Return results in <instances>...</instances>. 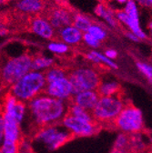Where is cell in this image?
<instances>
[{
  "label": "cell",
  "mask_w": 152,
  "mask_h": 153,
  "mask_svg": "<svg viewBox=\"0 0 152 153\" xmlns=\"http://www.w3.org/2000/svg\"><path fill=\"white\" fill-rule=\"evenodd\" d=\"M69 102L42 93L27 103V118L36 130L46 126L60 124L67 116Z\"/></svg>",
  "instance_id": "6da1fadb"
},
{
  "label": "cell",
  "mask_w": 152,
  "mask_h": 153,
  "mask_svg": "<svg viewBox=\"0 0 152 153\" xmlns=\"http://www.w3.org/2000/svg\"><path fill=\"white\" fill-rule=\"evenodd\" d=\"M71 139L73 138L61 124H55L36 128L30 143L31 146L36 145L47 152H53L66 145Z\"/></svg>",
  "instance_id": "7a4b0ae2"
},
{
  "label": "cell",
  "mask_w": 152,
  "mask_h": 153,
  "mask_svg": "<svg viewBox=\"0 0 152 153\" xmlns=\"http://www.w3.org/2000/svg\"><path fill=\"white\" fill-rule=\"evenodd\" d=\"M47 81L43 72L30 70L9 88V93L22 102L27 103L44 93Z\"/></svg>",
  "instance_id": "3957f363"
},
{
  "label": "cell",
  "mask_w": 152,
  "mask_h": 153,
  "mask_svg": "<svg viewBox=\"0 0 152 153\" xmlns=\"http://www.w3.org/2000/svg\"><path fill=\"white\" fill-rule=\"evenodd\" d=\"M127 103L121 95L99 97L96 106L91 111L94 120L100 126L113 125L114 120L119 115Z\"/></svg>",
  "instance_id": "277c9868"
},
{
  "label": "cell",
  "mask_w": 152,
  "mask_h": 153,
  "mask_svg": "<svg viewBox=\"0 0 152 153\" xmlns=\"http://www.w3.org/2000/svg\"><path fill=\"white\" fill-rule=\"evenodd\" d=\"M32 56L27 53L10 57L0 66V80L6 87H10L31 69Z\"/></svg>",
  "instance_id": "5b68a950"
},
{
  "label": "cell",
  "mask_w": 152,
  "mask_h": 153,
  "mask_svg": "<svg viewBox=\"0 0 152 153\" xmlns=\"http://www.w3.org/2000/svg\"><path fill=\"white\" fill-rule=\"evenodd\" d=\"M113 126L119 131L127 135L141 133L145 128V120L140 108L127 103L119 116L113 122Z\"/></svg>",
  "instance_id": "8992f818"
},
{
  "label": "cell",
  "mask_w": 152,
  "mask_h": 153,
  "mask_svg": "<svg viewBox=\"0 0 152 153\" xmlns=\"http://www.w3.org/2000/svg\"><path fill=\"white\" fill-rule=\"evenodd\" d=\"M67 78L73 87L74 94L84 90H97L101 78L94 68L81 66L67 73Z\"/></svg>",
  "instance_id": "52a82bcc"
},
{
  "label": "cell",
  "mask_w": 152,
  "mask_h": 153,
  "mask_svg": "<svg viewBox=\"0 0 152 153\" xmlns=\"http://www.w3.org/2000/svg\"><path fill=\"white\" fill-rule=\"evenodd\" d=\"M115 16L118 22L126 26L128 28V31L136 35L139 40L148 39L147 34L141 28L138 4L134 0H128L124 7V9L115 12Z\"/></svg>",
  "instance_id": "ba28073f"
},
{
  "label": "cell",
  "mask_w": 152,
  "mask_h": 153,
  "mask_svg": "<svg viewBox=\"0 0 152 153\" xmlns=\"http://www.w3.org/2000/svg\"><path fill=\"white\" fill-rule=\"evenodd\" d=\"M60 124L68 131L72 138H88L95 136L101 128L95 120L87 121L79 120L69 114H67Z\"/></svg>",
  "instance_id": "9c48e42d"
},
{
  "label": "cell",
  "mask_w": 152,
  "mask_h": 153,
  "mask_svg": "<svg viewBox=\"0 0 152 153\" xmlns=\"http://www.w3.org/2000/svg\"><path fill=\"white\" fill-rule=\"evenodd\" d=\"M2 113L15 120L21 127L27 118V105L16 100L9 92L4 96L2 104Z\"/></svg>",
  "instance_id": "30bf717a"
},
{
  "label": "cell",
  "mask_w": 152,
  "mask_h": 153,
  "mask_svg": "<svg viewBox=\"0 0 152 153\" xmlns=\"http://www.w3.org/2000/svg\"><path fill=\"white\" fill-rule=\"evenodd\" d=\"M44 93L56 100H60L66 102H70L74 95V90L67 76L65 78L56 79L51 82H47L46 84Z\"/></svg>",
  "instance_id": "8fae6325"
},
{
  "label": "cell",
  "mask_w": 152,
  "mask_h": 153,
  "mask_svg": "<svg viewBox=\"0 0 152 153\" xmlns=\"http://www.w3.org/2000/svg\"><path fill=\"white\" fill-rule=\"evenodd\" d=\"M29 28L35 35L47 40H51L56 36V30L53 28L48 19L45 16H35L31 18Z\"/></svg>",
  "instance_id": "7c38bea8"
},
{
  "label": "cell",
  "mask_w": 152,
  "mask_h": 153,
  "mask_svg": "<svg viewBox=\"0 0 152 153\" xmlns=\"http://www.w3.org/2000/svg\"><path fill=\"white\" fill-rule=\"evenodd\" d=\"M73 13L65 7H54L47 16V19L53 28L56 31L64 27L72 25Z\"/></svg>",
  "instance_id": "4fadbf2b"
},
{
  "label": "cell",
  "mask_w": 152,
  "mask_h": 153,
  "mask_svg": "<svg viewBox=\"0 0 152 153\" xmlns=\"http://www.w3.org/2000/svg\"><path fill=\"white\" fill-rule=\"evenodd\" d=\"M99 99V95L97 90H84L75 93L69 103L78 105L80 108L91 112L96 106Z\"/></svg>",
  "instance_id": "5bb4252c"
},
{
  "label": "cell",
  "mask_w": 152,
  "mask_h": 153,
  "mask_svg": "<svg viewBox=\"0 0 152 153\" xmlns=\"http://www.w3.org/2000/svg\"><path fill=\"white\" fill-rule=\"evenodd\" d=\"M15 9L23 15L35 16L45 9V0H16Z\"/></svg>",
  "instance_id": "9a60e30c"
},
{
  "label": "cell",
  "mask_w": 152,
  "mask_h": 153,
  "mask_svg": "<svg viewBox=\"0 0 152 153\" xmlns=\"http://www.w3.org/2000/svg\"><path fill=\"white\" fill-rule=\"evenodd\" d=\"M4 118V140L20 143L23 140L22 127L15 120L3 114Z\"/></svg>",
  "instance_id": "2e32d148"
},
{
  "label": "cell",
  "mask_w": 152,
  "mask_h": 153,
  "mask_svg": "<svg viewBox=\"0 0 152 153\" xmlns=\"http://www.w3.org/2000/svg\"><path fill=\"white\" fill-rule=\"evenodd\" d=\"M58 36L60 41L64 42L68 47H74L82 42L83 32L76 28L74 26L69 25L58 30Z\"/></svg>",
  "instance_id": "e0dca14e"
},
{
  "label": "cell",
  "mask_w": 152,
  "mask_h": 153,
  "mask_svg": "<svg viewBox=\"0 0 152 153\" xmlns=\"http://www.w3.org/2000/svg\"><path fill=\"white\" fill-rule=\"evenodd\" d=\"M121 91L120 84L114 79H107L100 81L97 92L99 93V97H108V96L119 95Z\"/></svg>",
  "instance_id": "ac0fdd59"
},
{
  "label": "cell",
  "mask_w": 152,
  "mask_h": 153,
  "mask_svg": "<svg viewBox=\"0 0 152 153\" xmlns=\"http://www.w3.org/2000/svg\"><path fill=\"white\" fill-rule=\"evenodd\" d=\"M55 66V59L52 56H47L45 55H37L36 56H32L31 62V69L35 71L45 72L48 68Z\"/></svg>",
  "instance_id": "d6986e66"
},
{
  "label": "cell",
  "mask_w": 152,
  "mask_h": 153,
  "mask_svg": "<svg viewBox=\"0 0 152 153\" xmlns=\"http://www.w3.org/2000/svg\"><path fill=\"white\" fill-rule=\"evenodd\" d=\"M95 13H96V15L104 19L106 23L110 27H112V28L118 27L119 22L115 17V14H114L112 9H110L104 4H99L96 7V8H95Z\"/></svg>",
  "instance_id": "ffe728a7"
},
{
  "label": "cell",
  "mask_w": 152,
  "mask_h": 153,
  "mask_svg": "<svg viewBox=\"0 0 152 153\" xmlns=\"http://www.w3.org/2000/svg\"><path fill=\"white\" fill-rule=\"evenodd\" d=\"M93 24V21L90 17L83 14H74L72 19V26L78 28L81 32L85 33L87 31L89 27Z\"/></svg>",
  "instance_id": "44dd1931"
},
{
  "label": "cell",
  "mask_w": 152,
  "mask_h": 153,
  "mask_svg": "<svg viewBox=\"0 0 152 153\" xmlns=\"http://www.w3.org/2000/svg\"><path fill=\"white\" fill-rule=\"evenodd\" d=\"M67 114L71 115V116L77 118V119H79V120H87V121H93L94 120L90 111H87V110L80 108L79 106L75 105L73 103L68 104Z\"/></svg>",
  "instance_id": "7402d4cb"
},
{
  "label": "cell",
  "mask_w": 152,
  "mask_h": 153,
  "mask_svg": "<svg viewBox=\"0 0 152 153\" xmlns=\"http://www.w3.org/2000/svg\"><path fill=\"white\" fill-rule=\"evenodd\" d=\"M44 75H45L46 81L47 83V82H51V81H54V80H56V79L65 78V76H67V72L62 67L53 66L52 68L46 70L44 72Z\"/></svg>",
  "instance_id": "603a6c76"
},
{
  "label": "cell",
  "mask_w": 152,
  "mask_h": 153,
  "mask_svg": "<svg viewBox=\"0 0 152 153\" xmlns=\"http://www.w3.org/2000/svg\"><path fill=\"white\" fill-rule=\"evenodd\" d=\"M47 49L55 55L62 56L69 52L70 47L60 40H52L47 44Z\"/></svg>",
  "instance_id": "cb8c5ba5"
},
{
  "label": "cell",
  "mask_w": 152,
  "mask_h": 153,
  "mask_svg": "<svg viewBox=\"0 0 152 153\" xmlns=\"http://www.w3.org/2000/svg\"><path fill=\"white\" fill-rule=\"evenodd\" d=\"M112 149H117V150H129L130 149V138L129 135H127L125 133L119 132V135L117 136L115 141L113 144Z\"/></svg>",
  "instance_id": "d4e9b609"
},
{
  "label": "cell",
  "mask_w": 152,
  "mask_h": 153,
  "mask_svg": "<svg viewBox=\"0 0 152 153\" xmlns=\"http://www.w3.org/2000/svg\"><path fill=\"white\" fill-rule=\"evenodd\" d=\"M88 34H90L92 36H94L96 39H98L99 42L104 41L106 38L108 37V31L106 30L105 27H103V26L99 25V24H92L89 28L87 31Z\"/></svg>",
  "instance_id": "484cf974"
},
{
  "label": "cell",
  "mask_w": 152,
  "mask_h": 153,
  "mask_svg": "<svg viewBox=\"0 0 152 153\" xmlns=\"http://www.w3.org/2000/svg\"><path fill=\"white\" fill-rule=\"evenodd\" d=\"M136 67L139 69V71L141 73V75L150 83L152 80V67L150 64L143 61H137Z\"/></svg>",
  "instance_id": "4316f807"
},
{
  "label": "cell",
  "mask_w": 152,
  "mask_h": 153,
  "mask_svg": "<svg viewBox=\"0 0 152 153\" xmlns=\"http://www.w3.org/2000/svg\"><path fill=\"white\" fill-rule=\"evenodd\" d=\"M0 150L2 153H19V143L3 140L0 145Z\"/></svg>",
  "instance_id": "83f0119b"
},
{
  "label": "cell",
  "mask_w": 152,
  "mask_h": 153,
  "mask_svg": "<svg viewBox=\"0 0 152 153\" xmlns=\"http://www.w3.org/2000/svg\"><path fill=\"white\" fill-rule=\"evenodd\" d=\"M95 56H97V59L99 60V65H106V67L112 68V69H118V65L114 62V60H111L101 52H99L97 50H93Z\"/></svg>",
  "instance_id": "f1b7e54d"
},
{
  "label": "cell",
  "mask_w": 152,
  "mask_h": 153,
  "mask_svg": "<svg viewBox=\"0 0 152 153\" xmlns=\"http://www.w3.org/2000/svg\"><path fill=\"white\" fill-rule=\"evenodd\" d=\"M82 41L84 42V44L86 46H87L88 48H91L93 49L99 48L100 47L101 42H99L98 39H96L94 36H92L90 34H88L87 32L83 33V37H82Z\"/></svg>",
  "instance_id": "f546056e"
},
{
  "label": "cell",
  "mask_w": 152,
  "mask_h": 153,
  "mask_svg": "<svg viewBox=\"0 0 152 153\" xmlns=\"http://www.w3.org/2000/svg\"><path fill=\"white\" fill-rule=\"evenodd\" d=\"M108 59H111V60H114V59H116L118 56H119V53L116 49H113V48H108L105 50V52L103 53Z\"/></svg>",
  "instance_id": "4dcf8cb0"
},
{
  "label": "cell",
  "mask_w": 152,
  "mask_h": 153,
  "mask_svg": "<svg viewBox=\"0 0 152 153\" xmlns=\"http://www.w3.org/2000/svg\"><path fill=\"white\" fill-rule=\"evenodd\" d=\"M4 140V118L2 110L0 109V145Z\"/></svg>",
  "instance_id": "1f68e13d"
},
{
  "label": "cell",
  "mask_w": 152,
  "mask_h": 153,
  "mask_svg": "<svg viewBox=\"0 0 152 153\" xmlns=\"http://www.w3.org/2000/svg\"><path fill=\"white\" fill-rule=\"evenodd\" d=\"M124 35H125V36L127 37V38H128V39L130 40V41H132V42H139L140 40L139 39V37L136 36V35H134L132 32H130V31H125L124 32Z\"/></svg>",
  "instance_id": "d6a6232c"
},
{
  "label": "cell",
  "mask_w": 152,
  "mask_h": 153,
  "mask_svg": "<svg viewBox=\"0 0 152 153\" xmlns=\"http://www.w3.org/2000/svg\"><path fill=\"white\" fill-rule=\"evenodd\" d=\"M9 33L8 27H7V25L5 23H3L2 21H0V36H5Z\"/></svg>",
  "instance_id": "836d02e7"
},
{
  "label": "cell",
  "mask_w": 152,
  "mask_h": 153,
  "mask_svg": "<svg viewBox=\"0 0 152 153\" xmlns=\"http://www.w3.org/2000/svg\"><path fill=\"white\" fill-rule=\"evenodd\" d=\"M134 1L141 7H151V5L147 1V0H134Z\"/></svg>",
  "instance_id": "e575fe53"
},
{
  "label": "cell",
  "mask_w": 152,
  "mask_h": 153,
  "mask_svg": "<svg viewBox=\"0 0 152 153\" xmlns=\"http://www.w3.org/2000/svg\"><path fill=\"white\" fill-rule=\"evenodd\" d=\"M111 153H132L129 150H117V149H111Z\"/></svg>",
  "instance_id": "d590c367"
},
{
  "label": "cell",
  "mask_w": 152,
  "mask_h": 153,
  "mask_svg": "<svg viewBox=\"0 0 152 153\" xmlns=\"http://www.w3.org/2000/svg\"><path fill=\"white\" fill-rule=\"evenodd\" d=\"M117 4H119V5H126V3L128 1V0H114Z\"/></svg>",
  "instance_id": "8d00e7d4"
},
{
  "label": "cell",
  "mask_w": 152,
  "mask_h": 153,
  "mask_svg": "<svg viewBox=\"0 0 152 153\" xmlns=\"http://www.w3.org/2000/svg\"><path fill=\"white\" fill-rule=\"evenodd\" d=\"M6 86L2 83V81L0 80V96L2 95V93H3V89H4V88H5Z\"/></svg>",
  "instance_id": "74e56055"
},
{
  "label": "cell",
  "mask_w": 152,
  "mask_h": 153,
  "mask_svg": "<svg viewBox=\"0 0 152 153\" xmlns=\"http://www.w3.org/2000/svg\"><path fill=\"white\" fill-rule=\"evenodd\" d=\"M19 153H35L32 149H28V150H22Z\"/></svg>",
  "instance_id": "f35d334b"
},
{
  "label": "cell",
  "mask_w": 152,
  "mask_h": 153,
  "mask_svg": "<svg viewBox=\"0 0 152 153\" xmlns=\"http://www.w3.org/2000/svg\"><path fill=\"white\" fill-rule=\"evenodd\" d=\"M147 1H148V3H149L150 5L152 4V0H147Z\"/></svg>",
  "instance_id": "ab89813d"
},
{
  "label": "cell",
  "mask_w": 152,
  "mask_h": 153,
  "mask_svg": "<svg viewBox=\"0 0 152 153\" xmlns=\"http://www.w3.org/2000/svg\"><path fill=\"white\" fill-rule=\"evenodd\" d=\"M2 4H3V2H2V1H0V6H1Z\"/></svg>",
  "instance_id": "60d3db41"
},
{
  "label": "cell",
  "mask_w": 152,
  "mask_h": 153,
  "mask_svg": "<svg viewBox=\"0 0 152 153\" xmlns=\"http://www.w3.org/2000/svg\"><path fill=\"white\" fill-rule=\"evenodd\" d=\"M0 1H2V2L4 3V1H5V0H0Z\"/></svg>",
  "instance_id": "b9f144b4"
},
{
  "label": "cell",
  "mask_w": 152,
  "mask_h": 153,
  "mask_svg": "<svg viewBox=\"0 0 152 153\" xmlns=\"http://www.w3.org/2000/svg\"><path fill=\"white\" fill-rule=\"evenodd\" d=\"M0 153H2V152H1V150H0Z\"/></svg>",
  "instance_id": "7bdbcfd3"
}]
</instances>
